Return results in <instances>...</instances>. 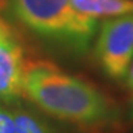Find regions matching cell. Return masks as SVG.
Here are the masks:
<instances>
[{"label": "cell", "instance_id": "1", "mask_svg": "<svg viewBox=\"0 0 133 133\" xmlns=\"http://www.w3.org/2000/svg\"><path fill=\"white\" fill-rule=\"evenodd\" d=\"M25 98L56 119L82 128H101L117 121L118 110L92 83L46 60L27 61Z\"/></svg>", "mask_w": 133, "mask_h": 133}, {"label": "cell", "instance_id": "2", "mask_svg": "<svg viewBox=\"0 0 133 133\" xmlns=\"http://www.w3.org/2000/svg\"><path fill=\"white\" fill-rule=\"evenodd\" d=\"M8 12L31 33L77 53L88 50L99 21L83 15L71 0H3Z\"/></svg>", "mask_w": 133, "mask_h": 133}, {"label": "cell", "instance_id": "3", "mask_svg": "<svg viewBox=\"0 0 133 133\" xmlns=\"http://www.w3.org/2000/svg\"><path fill=\"white\" fill-rule=\"evenodd\" d=\"M94 53L107 77L124 80L133 58V14L102 19Z\"/></svg>", "mask_w": 133, "mask_h": 133}, {"label": "cell", "instance_id": "4", "mask_svg": "<svg viewBox=\"0 0 133 133\" xmlns=\"http://www.w3.org/2000/svg\"><path fill=\"white\" fill-rule=\"evenodd\" d=\"M27 60L15 35L0 22V101L14 103L25 98Z\"/></svg>", "mask_w": 133, "mask_h": 133}, {"label": "cell", "instance_id": "5", "mask_svg": "<svg viewBox=\"0 0 133 133\" xmlns=\"http://www.w3.org/2000/svg\"><path fill=\"white\" fill-rule=\"evenodd\" d=\"M77 12L94 19L133 14V0H71Z\"/></svg>", "mask_w": 133, "mask_h": 133}, {"label": "cell", "instance_id": "6", "mask_svg": "<svg viewBox=\"0 0 133 133\" xmlns=\"http://www.w3.org/2000/svg\"><path fill=\"white\" fill-rule=\"evenodd\" d=\"M2 133H56L45 121L37 116L19 110L5 109Z\"/></svg>", "mask_w": 133, "mask_h": 133}, {"label": "cell", "instance_id": "7", "mask_svg": "<svg viewBox=\"0 0 133 133\" xmlns=\"http://www.w3.org/2000/svg\"><path fill=\"white\" fill-rule=\"evenodd\" d=\"M126 84L130 90H133V58H132V63H130V66H129V71H128V75H126Z\"/></svg>", "mask_w": 133, "mask_h": 133}, {"label": "cell", "instance_id": "8", "mask_svg": "<svg viewBox=\"0 0 133 133\" xmlns=\"http://www.w3.org/2000/svg\"><path fill=\"white\" fill-rule=\"evenodd\" d=\"M130 106H132V116H133V90H132V98H130Z\"/></svg>", "mask_w": 133, "mask_h": 133}]
</instances>
